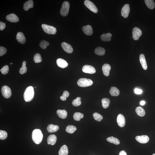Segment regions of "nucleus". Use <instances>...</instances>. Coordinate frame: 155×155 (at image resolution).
<instances>
[{
    "instance_id": "nucleus-1",
    "label": "nucleus",
    "mask_w": 155,
    "mask_h": 155,
    "mask_svg": "<svg viewBox=\"0 0 155 155\" xmlns=\"http://www.w3.org/2000/svg\"><path fill=\"white\" fill-rule=\"evenodd\" d=\"M32 137L33 141L35 144H40L43 137L42 131L39 129L34 130L32 133Z\"/></svg>"
},
{
    "instance_id": "nucleus-2",
    "label": "nucleus",
    "mask_w": 155,
    "mask_h": 155,
    "mask_svg": "<svg viewBox=\"0 0 155 155\" xmlns=\"http://www.w3.org/2000/svg\"><path fill=\"white\" fill-rule=\"evenodd\" d=\"M34 96L33 87H28L26 89L24 94V100L26 102H30L33 99Z\"/></svg>"
},
{
    "instance_id": "nucleus-3",
    "label": "nucleus",
    "mask_w": 155,
    "mask_h": 155,
    "mask_svg": "<svg viewBox=\"0 0 155 155\" xmlns=\"http://www.w3.org/2000/svg\"><path fill=\"white\" fill-rule=\"evenodd\" d=\"M93 82L90 79L81 78L77 82V84L81 87H87L90 86L93 84Z\"/></svg>"
},
{
    "instance_id": "nucleus-4",
    "label": "nucleus",
    "mask_w": 155,
    "mask_h": 155,
    "mask_svg": "<svg viewBox=\"0 0 155 155\" xmlns=\"http://www.w3.org/2000/svg\"><path fill=\"white\" fill-rule=\"evenodd\" d=\"M70 3L67 1H65L63 3L60 10V14L62 16H67L70 8Z\"/></svg>"
},
{
    "instance_id": "nucleus-5",
    "label": "nucleus",
    "mask_w": 155,
    "mask_h": 155,
    "mask_svg": "<svg viewBox=\"0 0 155 155\" xmlns=\"http://www.w3.org/2000/svg\"><path fill=\"white\" fill-rule=\"evenodd\" d=\"M42 27L44 32L49 34H55L57 32V30L55 27L45 24H43Z\"/></svg>"
},
{
    "instance_id": "nucleus-6",
    "label": "nucleus",
    "mask_w": 155,
    "mask_h": 155,
    "mask_svg": "<svg viewBox=\"0 0 155 155\" xmlns=\"http://www.w3.org/2000/svg\"><path fill=\"white\" fill-rule=\"evenodd\" d=\"M1 92L3 96L6 99L10 98L12 94L11 88L7 86L4 85L2 87Z\"/></svg>"
},
{
    "instance_id": "nucleus-7",
    "label": "nucleus",
    "mask_w": 155,
    "mask_h": 155,
    "mask_svg": "<svg viewBox=\"0 0 155 155\" xmlns=\"http://www.w3.org/2000/svg\"><path fill=\"white\" fill-rule=\"evenodd\" d=\"M84 4L88 9L94 13H96L98 12V10L96 6L92 1L89 0H86L84 1Z\"/></svg>"
},
{
    "instance_id": "nucleus-8",
    "label": "nucleus",
    "mask_w": 155,
    "mask_h": 155,
    "mask_svg": "<svg viewBox=\"0 0 155 155\" xmlns=\"http://www.w3.org/2000/svg\"><path fill=\"white\" fill-rule=\"evenodd\" d=\"M132 34L133 39L135 40H137L141 36L142 32L139 28L135 27L133 29Z\"/></svg>"
},
{
    "instance_id": "nucleus-9",
    "label": "nucleus",
    "mask_w": 155,
    "mask_h": 155,
    "mask_svg": "<svg viewBox=\"0 0 155 155\" xmlns=\"http://www.w3.org/2000/svg\"><path fill=\"white\" fill-rule=\"evenodd\" d=\"M82 70L85 73L93 74L96 72L95 68L91 66L85 65L82 67Z\"/></svg>"
},
{
    "instance_id": "nucleus-10",
    "label": "nucleus",
    "mask_w": 155,
    "mask_h": 155,
    "mask_svg": "<svg viewBox=\"0 0 155 155\" xmlns=\"http://www.w3.org/2000/svg\"><path fill=\"white\" fill-rule=\"evenodd\" d=\"M130 9L129 4H127L124 5L121 10V15L124 18L128 17L130 12Z\"/></svg>"
},
{
    "instance_id": "nucleus-11",
    "label": "nucleus",
    "mask_w": 155,
    "mask_h": 155,
    "mask_svg": "<svg viewBox=\"0 0 155 155\" xmlns=\"http://www.w3.org/2000/svg\"><path fill=\"white\" fill-rule=\"evenodd\" d=\"M137 141L142 144H145L149 141V137L147 135H142L141 136H137L136 137Z\"/></svg>"
},
{
    "instance_id": "nucleus-12",
    "label": "nucleus",
    "mask_w": 155,
    "mask_h": 155,
    "mask_svg": "<svg viewBox=\"0 0 155 155\" xmlns=\"http://www.w3.org/2000/svg\"><path fill=\"white\" fill-rule=\"evenodd\" d=\"M117 122L118 126L121 127H123L125 126L126 123V120L124 116L123 115L120 114L117 118Z\"/></svg>"
},
{
    "instance_id": "nucleus-13",
    "label": "nucleus",
    "mask_w": 155,
    "mask_h": 155,
    "mask_svg": "<svg viewBox=\"0 0 155 155\" xmlns=\"http://www.w3.org/2000/svg\"><path fill=\"white\" fill-rule=\"evenodd\" d=\"M61 46L63 50L67 53L71 54L73 52V49L70 44L64 42L62 43Z\"/></svg>"
},
{
    "instance_id": "nucleus-14",
    "label": "nucleus",
    "mask_w": 155,
    "mask_h": 155,
    "mask_svg": "<svg viewBox=\"0 0 155 155\" xmlns=\"http://www.w3.org/2000/svg\"><path fill=\"white\" fill-rule=\"evenodd\" d=\"M6 19L7 21L11 22H16L19 21V17L14 14L8 15L6 16Z\"/></svg>"
},
{
    "instance_id": "nucleus-15",
    "label": "nucleus",
    "mask_w": 155,
    "mask_h": 155,
    "mask_svg": "<svg viewBox=\"0 0 155 155\" xmlns=\"http://www.w3.org/2000/svg\"><path fill=\"white\" fill-rule=\"evenodd\" d=\"M16 39L20 43L24 44L26 43L25 37L24 34L22 32H19L17 33L16 36Z\"/></svg>"
},
{
    "instance_id": "nucleus-16",
    "label": "nucleus",
    "mask_w": 155,
    "mask_h": 155,
    "mask_svg": "<svg viewBox=\"0 0 155 155\" xmlns=\"http://www.w3.org/2000/svg\"><path fill=\"white\" fill-rule=\"evenodd\" d=\"M82 30L84 33L87 35H91L93 33V29L91 26L90 25L83 26Z\"/></svg>"
},
{
    "instance_id": "nucleus-17",
    "label": "nucleus",
    "mask_w": 155,
    "mask_h": 155,
    "mask_svg": "<svg viewBox=\"0 0 155 155\" xmlns=\"http://www.w3.org/2000/svg\"><path fill=\"white\" fill-rule=\"evenodd\" d=\"M56 63L59 67L62 68H66L68 66V64L66 61L62 58L58 59L56 60Z\"/></svg>"
},
{
    "instance_id": "nucleus-18",
    "label": "nucleus",
    "mask_w": 155,
    "mask_h": 155,
    "mask_svg": "<svg viewBox=\"0 0 155 155\" xmlns=\"http://www.w3.org/2000/svg\"><path fill=\"white\" fill-rule=\"evenodd\" d=\"M111 67L109 64H104L102 67V70L103 74L106 77H108L110 75Z\"/></svg>"
},
{
    "instance_id": "nucleus-19",
    "label": "nucleus",
    "mask_w": 155,
    "mask_h": 155,
    "mask_svg": "<svg viewBox=\"0 0 155 155\" xmlns=\"http://www.w3.org/2000/svg\"><path fill=\"white\" fill-rule=\"evenodd\" d=\"M57 140V137L55 135L52 134L49 135L47 139L48 144L54 145L55 144Z\"/></svg>"
},
{
    "instance_id": "nucleus-20",
    "label": "nucleus",
    "mask_w": 155,
    "mask_h": 155,
    "mask_svg": "<svg viewBox=\"0 0 155 155\" xmlns=\"http://www.w3.org/2000/svg\"><path fill=\"white\" fill-rule=\"evenodd\" d=\"M139 60L143 69L145 70H146L147 69V64L144 54H141L140 55Z\"/></svg>"
},
{
    "instance_id": "nucleus-21",
    "label": "nucleus",
    "mask_w": 155,
    "mask_h": 155,
    "mask_svg": "<svg viewBox=\"0 0 155 155\" xmlns=\"http://www.w3.org/2000/svg\"><path fill=\"white\" fill-rule=\"evenodd\" d=\"M33 0H29L24 3L23 9L25 11H28L31 8H33Z\"/></svg>"
},
{
    "instance_id": "nucleus-22",
    "label": "nucleus",
    "mask_w": 155,
    "mask_h": 155,
    "mask_svg": "<svg viewBox=\"0 0 155 155\" xmlns=\"http://www.w3.org/2000/svg\"><path fill=\"white\" fill-rule=\"evenodd\" d=\"M59 127L57 125L50 124L47 126V130L49 133H53L58 131Z\"/></svg>"
},
{
    "instance_id": "nucleus-23",
    "label": "nucleus",
    "mask_w": 155,
    "mask_h": 155,
    "mask_svg": "<svg viewBox=\"0 0 155 155\" xmlns=\"http://www.w3.org/2000/svg\"><path fill=\"white\" fill-rule=\"evenodd\" d=\"M68 148L66 145H64L61 147L59 150V155H68Z\"/></svg>"
},
{
    "instance_id": "nucleus-24",
    "label": "nucleus",
    "mask_w": 155,
    "mask_h": 155,
    "mask_svg": "<svg viewBox=\"0 0 155 155\" xmlns=\"http://www.w3.org/2000/svg\"><path fill=\"white\" fill-rule=\"evenodd\" d=\"M57 113L59 117L62 119H65L67 118V111L65 110H58Z\"/></svg>"
},
{
    "instance_id": "nucleus-25",
    "label": "nucleus",
    "mask_w": 155,
    "mask_h": 155,
    "mask_svg": "<svg viewBox=\"0 0 155 155\" xmlns=\"http://www.w3.org/2000/svg\"><path fill=\"white\" fill-rule=\"evenodd\" d=\"M112 37V34L110 33H104L102 34L100 36V38L101 40L104 42H109L111 40Z\"/></svg>"
},
{
    "instance_id": "nucleus-26",
    "label": "nucleus",
    "mask_w": 155,
    "mask_h": 155,
    "mask_svg": "<svg viewBox=\"0 0 155 155\" xmlns=\"http://www.w3.org/2000/svg\"><path fill=\"white\" fill-rule=\"evenodd\" d=\"M110 93L112 96H118L119 95L120 92L119 90L115 87H112L110 88Z\"/></svg>"
},
{
    "instance_id": "nucleus-27",
    "label": "nucleus",
    "mask_w": 155,
    "mask_h": 155,
    "mask_svg": "<svg viewBox=\"0 0 155 155\" xmlns=\"http://www.w3.org/2000/svg\"><path fill=\"white\" fill-rule=\"evenodd\" d=\"M107 141L110 143H113L115 145H118L120 144V141L117 138L113 137V136L107 138Z\"/></svg>"
},
{
    "instance_id": "nucleus-28",
    "label": "nucleus",
    "mask_w": 155,
    "mask_h": 155,
    "mask_svg": "<svg viewBox=\"0 0 155 155\" xmlns=\"http://www.w3.org/2000/svg\"><path fill=\"white\" fill-rule=\"evenodd\" d=\"M105 52V49L100 47H97L95 50V53L97 55L100 56L104 55Z\"/></svg>"
},
{
    "instance_id": "nucleus-29",
    "label": "nucleus",
    "mask_w": 155,
    "mask_h": 155,
    "mask_svg": "<svg viewBox=\"0 0 155 155\" xmlns=\"http://www.w3.org/2000/svg\"><path fill=\"white\" fill-rule=\"evenodd\" d=\"M102 106L104 108L106 109L108 108L110 104V100L109 99L104 98L101 100Z\"/></svg>"
},
{
    "instance_id": "nucleus-30",
    "label": "nucleus",
    "mask_w": 155,
    "mask_h": 155,
    "mask_svg": "<svg viewBox=\"0 0 155 155\" xmlns=\"http://www.w3.org/2000/svg\"><path fill=\"white\" fill-rule=\"evenodd\" d=\"M145 2L147 7L149 9H153L155 7V2L153 0H145Z\"/></svg>"
},
{
    "instance_id": "nucleus-31",
    "label": "nucleus",
    "mask_w": 155,
    "mask_h": 155,
    "mask_svg": "<svg viewBox=\"0 0 155 155\" xmlns=\"http://www.w3.org/2000/svg\"><path fill=\"white\" fill-rule=\"evenodd\" d=\"M136 111L138 115L141 117L144 116L145 114L144 109L141 107H137L136 109Z\"/></svg>"
},
{
    "instance_id": "nucleus-32",
    "label": "nucleus",
    "mask_w": 155,
    "mask_h": 155,
    "mask_svg": "<svg viewBox=\"0 0 155 155\" xmlns=\"http://www.w3.org/2000/svg\"><path fill=\"white\" fill-rule=\"evenodd\" d=\"M77 128L73 125H68L66 128V131L67 133H74L76 131Z\"/></svg>"
},
{
    "instance_id": "nucleus-33",
    "label": "nucleus",
    "mask_w": 155,
    "mask_h": 155,
    "mask_svg": "<svg viewBox=\"0 0 155 155\" xmlns=\"http://www.w3.org/2000/svg\"><path fill=\"white\" fill-rule=\"evenodd\" d=\"M84 117L83 114L80 112H76L74 114L73 118L75 121H80V119L83 118Z\"/></svg>"
},
{
    "instance_id": "nucleus-34",
    "label": "nucleus",
    "mask_w": 155,
    "mask_h": 155,
    "mask_svg": "<svg viewBox=\"0 0 155 155\" xmlns=\"http://www.w3.org/2000/svg\"><path fill=\"white\" fill-rule=\"evenodd\" d=\"M26 62L25 61H24L22 63V67L20 69L19 72L21 75L25 74L27 71V69L26 66Z\"/></svg>"
},
{
    "instance_id": "nucleus-35",
    "label": "nucleus",
    "mask_w": 155,
    "mask_h": 155,
    "mask_svg": "<svg viewBox=\"0 0 155 155\" xmlns=\"http://www.w3.org/2000/svg\"><path fill=\"white\" fill-rule=\"evenodd\" d=\"M81 98L80 97H78L73 100L72 102V104L73 106L78 107L81 104L82 102L81 100Z\"/></svg>"
},
{
    "instance_id": "nucleus-36",
    "label": "nucleus",
    "mask_w": 155,
    "mask_h": 155,
    "mask_svg": "<svg viewBox=\"0 0 155 155\" xmlns=\"http://www.w3.org/2000/svg\"><path fill=\"white\" fill-rule=\"evenodd\" d=\"M33 60L36 63H39L42 61V59L40 54H36L34 55Z\"/></svg>"
},
{
    "instance_id": "nucleus-37",
    "label": "nucleus",
    "mask_w": 155,
    "mask_h": 155,
    "mask_svg": "<svg viewBox=\"0 0 155 155\" xmlns=\"http://www.w3.org/2000/svg\"><path fill=\"white\" fill-rule=\"evenodd\" d=\"M93 117L94 119L98 122H100L103 119V117L100 113H95L93 114Z\"/></svg>"
},
{
    "instance_id": "nucleus-38",
    "label": "nucleus",
    "mask_w": 155,
    "mask_h": 155,
    "mask_svg": "<svg viewBox=\"0 0 155 155\" xmlns=\"http://www.w3.org/2000/svg\"><path fill=\"white\" fill-rule=\"evenodd\" d=\"M49 45L48 42L45 40L41 41L39 44V46L41 48L43 49H45L47 48L48 46Z\"/></svg>"
},
{
    "instance_id": "nucleus-39",
    "label": "nucleus",
    "mask_w": 155,
    "mask_h": 155,
    "mask_svg": "<svg viewBox=\"0 0 155 155\" xmlns=\"http://www.w3.org/2000/svg\"><path fill=\"white\" fill-rule=\"evenodd\" d=\"M69 95H70V93L69 92L66 90H65L62 96L60 97V99L63 101H65L66 100V98L69 97Z\"/></svg>"
},
{
    "instance_id": "nucleus-40",
    "label": "nucleus",
    "mask_w": 155,
    "mask_h": 155,
    "mask_svg": "<svg viewBox=\"0 0 155 155\" xmlns=\"http://www.w3.org/2000/svg\"><path fill=\"white\" fill-rule=\"evenodd\" d=\"M7 133L6 131L2 130L0 131V139L4 140L7 138Z\"/></svg>"
},
{
    "instance_id": "nucleus-41",
    "label": "nucleus",
    "mask_w": 155,
    "mask_h": 155,
    "mask_svg": "<svg viewBox=\"0 0 155 155\" xmlns=\"http://www.w3.org/2000/svg\"><path fill=\"white\" fill-rule=\"evenodd\" d=\"M9 66L6 65L4 66L1 69L0 72L3 75H6L9 72Z\"/></svg>"
},
{
    "instance_id": "nucleus-42",
    "label": "nucleus",
    "mask_w": 155,
    "mask_h": 155,
    "mask_svg": "<svg viewBox=\"0 0 155 155\" xmlns=\"http://www.w3.org/2000/svg\"><path fill=\"white\" fill-rule=\"evenodd\" d=\"M7 52V49L4 47H0V56H1L6 53Z\"/></svg>"
},
{
    "instance_id": "nucleus-43",
    "label": "nucleus",
    "mask_w": 155,
    "mask_h": 155,
    "mask_svg": "<svg viewBox=\"0 0 155 155\" xmlns=\"http://www.w3.org/2000/svg\"><path fill=\"white\" fill-rule=\"evenodd\" d=\"M6 24L5 23L2 22H0V30L2 31L4 30L6 27Z\"/></svg>"
},
{
    "instance_id": "nucleus-44",
    "label": "nucleus",
    "mask_w": 155,
    "mask_h": 155,
    "mask_svg": "<svg viewBox=\"0 0 155 155\" xmlns=\"http://www.w3.org/2000/svg\"><path fill=\"white\" fill-rule=\"evenodd\" d=\"M135 93L137 94H141L142 93L143 91L141 89H134Z\"/></svg>"
},
{
    "instance_id": "nucleus-45",
    "label": "nucleus",
    "mask_w": 155,
    "mask_h": 155,
    "mask_svg": "<svg viewBox=\"0 0 155 155\" xmlns=\"http://www.w3.org/2000/svg\"><path fill=\"white\" fill-rule=\"evenodd\" d=\"M119 155H127V153L124 151H122L120 152L119 153Z\"/></svg>"
},
{
    "instance_id": "nucleus-46",
    "label": "nucleus",
    "mask_w": 155,
    "mask_h": 155,
    "mask_svg": "<svg viewBox=\"0 0 155 155\" xmlns=\"http://www.w3.org/2000/svg\"><path fill=\"white\" fill-rule=\"evenodd\" d=\"M145 102L144 101H143V100L141 101V102H140V104L141 105H145Z\"/></svg>"
},
{
    "instance_id": "nucleus-47",
    "label": "nucleus",
    "mask_w": 155,
    "mask_h": 155,
    "mask_svg": "<svg viewBox=\"0 0 155 155\" xmlns=\"http://www.w3.org/2000/svg\"><path fill=\"white\" fill-rule=\"evenodd\" d=\"M13 64V63H11L10 64V65H11V64Z\"/></svg>"
},
{
    "instance_id": "nucleus-48",
    "label": "nucleus",
    "mask_w": 155,
    "mask_h": 155,
    "mask_svg": "<svg viewBox=\"0 0 155 155\" xmlns=\"http://www.w3.org/2000/svg\"><path fill=\"white\" fill-rule=\"evenodd\" d=\"M153 155H155V153H154V154H153Z\"/></svg>"
}]
</instances>
